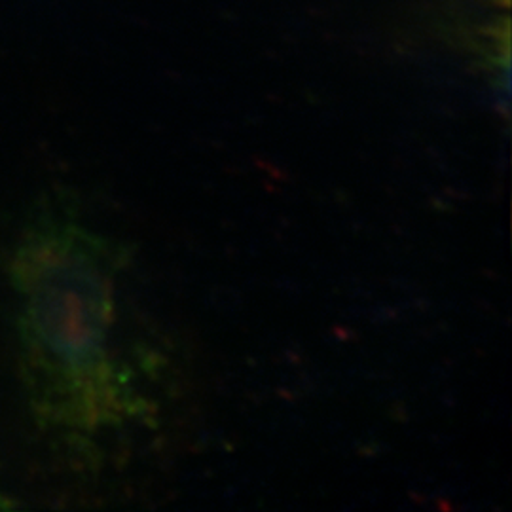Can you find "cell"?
<instances>
[{
  "label": "cell",
  "instance_id": "6da1fadb",
  "mask_svg": "<svg viewBox=\"0 0 512 512\" xmlns=\"http://www.w3.org/2000/svg\"><path fill=\"white\" fill-rule=\"evenodd\" d=\"M118 255L71 203L44 196L12 249L21 378L46 431H97L126 410L112 357Z\"/></svg>",
  "mask_w": 512,
  "mask_h": 512
},
{
  "label": "cell",
  "instance_id": "7a4b0ae2",
  "mask_svg": "<svg viewBox=\"0 0 512 512\" xmlns=\"http://www.w3.org/2000/svg\"><path fill=\"white\" fill-rule=\"evenodd\" d=\"M446 31L503 88L511 69V0H476L450 14Z\"/></svg>",
  "mask_w": 512,
  "mask_h": 512
},
{
  "label": "cell",
  "instance_id": "3957f363",
  "mask_svg": "<svg viewBox=\"0 0 512 512\" xmlns=\"http://www.w3.org/2000/svg\"><path fill=\"white\" fill-rule=\"evenodd\" d=\"M14 503L6 497V495H0V511H6V509H12Z\"/></svg>",
  "mask_w": 512,
  "mask_h": 512
}]
</instances>
